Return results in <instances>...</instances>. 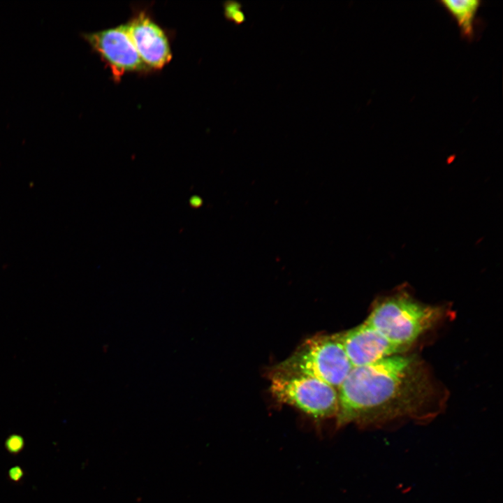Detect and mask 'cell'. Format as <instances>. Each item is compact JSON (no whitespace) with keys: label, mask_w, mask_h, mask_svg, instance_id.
Wrapping results in <instances>:
<instances>
[{"label":"cell","mask_w":503,"mask_h":503,"mask_svg":"<svg viewBox=\"0 0 503 503\" xmlns=\"http://www.w3.org/2000/svg\"><path fill=\"white\" fill-rule=\"evenodd\" d=\"M435 391L423 364L414 356L396 354L354 367L337 388V426L426 418Z\"/></svg>","instance_id":"obj_1"},{"label":"cell","mask_w":503,"mask_h":503,"mask_svg":"<svg viewBox=\"0 0 503 503\" xmlns=\"http://www.w3.org/2000/svg\"><path fill=\"white\" fill-rule=\"evenodd\" d=\"M443 314L441 307L423 304L400 293L377 302L365 322L393 343L407 349Z\"/></svg>","instance_id":"obj_2"},{"label":"cell","mask_w":503,"mask_h":503,"mask_svg":"<svg viewBox=\"0 0 503 503\" xmlns=\"http://www.w3.org/2000/svg\"><path fill=\"white\" fill-rule=\"evenodd\" d=\"M353 367L336 333L308 338L273 370L314 377L337 390Z\"/></svg>","instance_id":"obj_3"},{"label":"cell","mask_w":503,"mask_h":503,"mask_svg":"<svg viewBox=\"0 0 503 503\" xmlns=\"http://www.w3.org/2000/svg\"><path fill=\"white\" fill-rule=\"evenodd\" d=\"M270 391L279 402L292 406L316 419L336 417L337 390L314 377L272 370Z\"/></svg>","instance_id":"obj_4"},{"label":"cell","mask_w":503,"mask_h":503,"mask_svg":"<svg viewBox=\"0 0 503 503\" xmlns=\"http://www.w3.org/2000/svg\"><path fill=\"white\" fill-rule=\"evenodd\" d=\"M82 35L107 63L116 78H119L126 72L149 69L140 57L129 34L126 24Z\"/></svg>","instance_id":"obj_5"},{"label":"cell","mask_w":503,"mask_h":503,"mask_svg":"<svg viewBox=\"0 0 503 503\" xmlns=\"http://www.w3.org/2000/svg\"><path fill=\"white\" fill-rule=\"evenodd\" d=\"M339 334L344 351L353 367L369 365L407 350L388 340L365 321Z\"/></svg>","instance_id":"obj_6"},{"label":"cell","mask_w":503,"mask_h":503,"mask_svg":"<svg viewBox=\"0 0 503 503\" xmlns=\"http://www.w3.org/2000/svg\"><path fill=\"white\" fill-rule=\"evenodd\" d=\"M126 27L140 57L148 68H161L170 60L166 35L145 13L136 15Z\"/></svg>","instance_id":"obj_7"},{"label":"cell","mask_w":503,"mask_h":503,"mask_svg":"<svg viewBox=\"0 0 503 503\" xmlns=\"http://www.w3.org/2000/svg\"><path fill=\"white\" fill-rule=\"evenodd\" d=\"M443 7L455 20L462 36L472 40L474 36V22L481 2L478 0H444Z\"/></svg>","instance_id":"obj_8"},{"label":"cell","mask_w":503,"mask_h":503,"mask_svg":"<svg viewBox=\"0 0 503 503\" xmlns=\"http://www.w3.org/2000/svg\"><path fill=\"white\" fill-rule=\"evenodd\" d=\"M224 15L230 21L240 24L245 22V15L242 10V4L235 1H227L224 4Z\"/></svg>","instance_id":"obj_9"},{"label":"cell","mask_w":503,"mask_h":503,"mask_svg":"<svg viewBox=\"0 0 503 503\" xmlns=\"http://www.w3.org/2000/svg\"><path fill=\"white\" fill-rule=\"evenodd\" d=\"M6 451L12 455H17L24 450L25 440L21 435L13 433L9 435L4 442Z\"/></svg>","instance_id":"obj_10"},{"label":"cell","mask_w":503,"mask_h":503,"mask_svg":"<svg viewBox=\"0 0 503 503\" xmlns=\"http://www.w3.org/2000/svg\"><path fill=\"white\" fill-rule=\"evenodd\" d=\"M25 472L20 465H14L9 468L7 473L8 479L13 483H21L24 477Z\"/></svg>","instance_id":"obj_11"}]
</instances>
